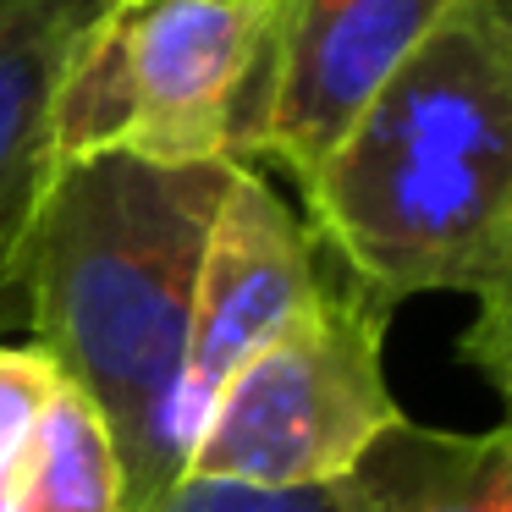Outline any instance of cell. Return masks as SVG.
Masks as SVG:
<instances>
[{
    "label": "cell",
    "mask_w": 512,
    "mask_h": 512,
    "mask_svg": "<svg viewBox=\"0 0 512 512\" xmlns=\"http://www.w3.org/2000/svg\"><path fill=\"white\" fill-rule=\"evenodd\" d=\"M298 193L314 243L375 303L468 292L463 358L507 391L512 0H446Z\"/></svg>",
    "instance_id": "6da1fadb"
},
{
    "label": "cell",
    "mask_w": 512,
    "mask_h": 512,
    "mask_svg": "<svg viewBox=\"0 0 512 512\" xmlns=\"http://www.w3.org/2000/svg\"><path fill=\"white\" fill-rule=\"evenodd\" d=\"M237 166L56 160L17 254L12 303L28 342L94 402L122 463L127 512L182 479L177 424L193 287Z\"/></svg>",
    "instance_id": "7a4b0ae2"
},
{
    "label": "cell",
    "mask_w": 512,
    "mask_h": 512,
    "mask_svg": "<svg viewBox=\"0 0 512 512\" xmlns=\"http://www.w3.org/2000/svg\"><path fill=\"white\" fill-rule=\"evenodd\" d=\"M386 320L391 309L358 281H320L309 309L226 380L182 474L259 490L331 485L402 413L386 386Z\"/></svg>",
    "instance_id": "3957f363"
},
{
    "label": "cell",
    "mask_w": 512,
    "mask_h": 512,
    "mask_svg": "<svg viewBox=\"0 0 512 512\" xmlns=\"http://www.w3.org/2000/svg\"><path fill=\"white\" fill-rule=\"evenodd\" d=\"M441 12L446 0H265L226 160L303 182Z\"/></svg>",
    "instance_id": "277c9868"
},
{
    "label": "cell",
    "mask_w": 512,
    "mask_h": 512,
    "mask_svg": "<svg viewBox=\"0 0 512 512\" xmlns=\"http://www.w3.org/2000/svg\"><path fill=\"white\" fill-rule=\"evenodd\" d=\"M314 232L292 215V204L259 171H232L204 243L199 287H193L188 358H182L177 424L193 446L204 413L226 391V380L265 342H276L320 292Z\"/></svg>",
    "instance_id": "5b68a950"
},
{
    "label": "cell",
    "mask_w": 512,
    "mask_h": 512,
    "mask_svg": "<svg viewBox=\"0 0 512 512\" xmlns=\"http://www.w3.org/2000/svg\"><path fill=\"white\" fill-rule=\"evenodd\" d=\"M259 23L265 0H127L133 127L122 155L149 166L226 160Z\"/></svg>",
    "instance_id": "8992f818"
},
{
    "label": "cell",
    "mask_w": 512,
    "mask_h": 512,
    "mask_svg": "<svg viewBox=\"0 0 512 512\" xmlns=\"http://www.w3.org/2000/svg\"><path fill=\"white\" fill-rule=\"evenodd\" d=\"M0 512H127L94 402L34 342H0Z\"/></svg>",
    "instance_id": "52a82bcc"
},
{
    "label": "cell",
    "mask_w": 512,
    "mask_h": 512,
    "mask_svg": "<svg viewBox=\"0 0 512 512\" xmlns=\"http://www.w3.org/2000/svg\"><path fill=\"white\" fill-rule=\"evenodd\" d=\"M111 0H0V314L17 287V254L50 177V100L78 39Z\"/></svg>",
    "instance_id": "ba28073f"
},
{
    "label": "cell",
    "mask_w": 512,
    "mask_h": 512,
    "mask_svg": "<svg viewBox=\"0 0 512 512\" xmlns=\"http://www.w3.org/2000/svg\"><path fill=\"white\" fill-rule=\"evenodd\" d=\"M336 512H512V430H435L397 413L331 479Z\"/></svg>",
    "instance_id": "9c48e42d"
},
{
    "label": "cell",
    "mask_w": 512,
    "mask_h": 512,
    "mask_svg": "<svg viewBox=\"0 0 512 512\" xmlns=\"http://www.w3.org/2000/svg\"><path fill=\"white\" fill-rule=\"evenodd\" d=\"M133 512H336L325 485H298V490H259V485H232V479H199L182 474Z\"/></svg>",
    "instance_id": "30bf717a"
}]
</instances>
